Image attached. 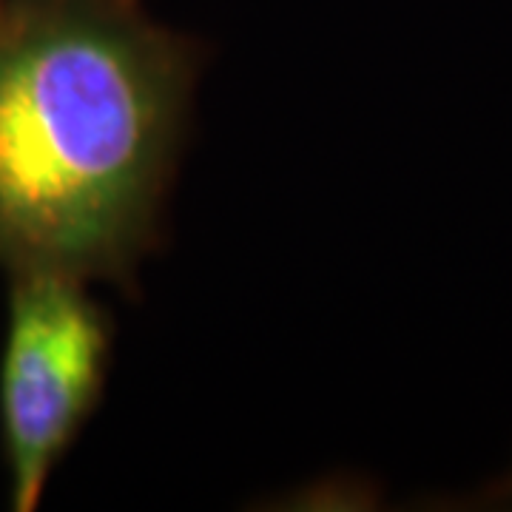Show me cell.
I'll list each match as a JSON object with an SVG mask.
<instances>
[{
    "mask_svg": "<svg viewBox=\"0 0 512 512\" xmlns=\"http://www.w3.org/2000/svg\"><path fill=\"white\" fill-rule=\"evenodd\" d=\"M0 356V433L12 510L32 512L103 393L109 328L80 276L12 271Z\"/></svg>",
    "mask_w": 512,
    "mask_h": 512,
    "instance_id": "2",
    "label": "cell"
},
{
    "mask_svg": "<svg viewBox=\"0 0 512 512\" xmlns=\"http://www.w3.org/2000/svg\"><path fill=\"white\" fill-rule=\"evenodd\" d=\"M493 495L495 498H512V473L504 478V484H501V487H498Z\"/></svg>",
    "mask_w": 512,
    "mask_h": 512,
    "instance_id": "3",
    "label": "cell"
},
{
    "mask_svg": "<svg viewBox=\"0 0 512 512\" xmlns=\"http://www.w3.org/2000/svg\"><path fill=\"white\" fill-rule=\"evenodd\" d=\"M191 49L134 0L0 6V262L114 276L146 251Z\"/></svg>",
    "mask_w": 512,
    "mask_h": 512,
    "instance_id": "1",
    "label": "cell"
}]
</instances>
